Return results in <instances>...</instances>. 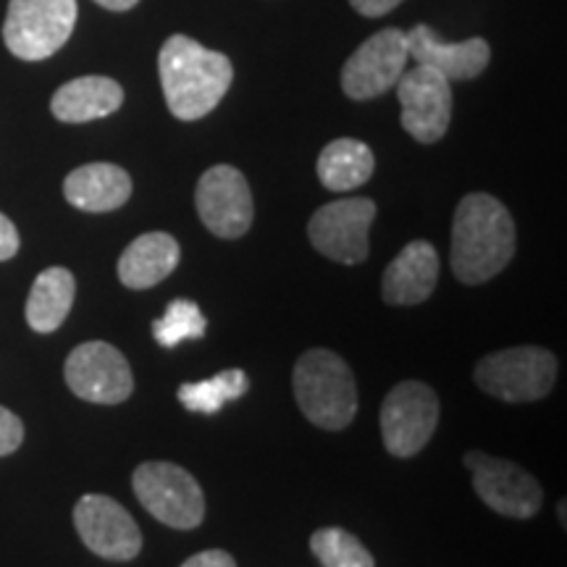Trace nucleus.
<instances>
[{
    "label": "nucleus",
    "instance_id": "f257e3e1",
    "mask_svg": "<svg viewBox=\"0 0 567 567\" xmlns=\"http://www.w3.org/2000/svg\"><path fill=\"white\" fill-rule=\"evenodd\" d=\"M158 71L168 111L179 122L208 116L231 87L234 66L224 53L208 51L187 34H174L163 42Z\"/></svg>",
    "mask_w": 567,
    "mask_h": 567
},
{
    "label": "nucleus",
    "instance_id": "f03ea898",
    "mask_svg": "<svg viewBox=\"0 0 567 567\" xmlns=\"http://www.w3.org/2000/svg\"><path fill=\"white\" fill-rule=\"evenodd\" d=\"M452 271L463 284L494 279L515 255V221L496 197L465 195L452 224Z\"/></svg>",
    "mask_w": 567,
    "mask_h": 567
},
{
    "label": "nucleus",
    "instance_id": "7ed1b4c3",
    "mask_svg": "<svg viewBox=\"0 0 567 567\" xmlns=\"http://www.w3.org/2000/svg\"><path fill=\"white\" fill-rule=\"evenodd\" d=\"M292 384L302 415L318 429L342 431L358 413V389H354L352 371L337 352H305L295 365Z\"/></svg>",
    "mask_w": 567,
    "mask_h": 567
},
{
    "label": "nucleus",
    "instance_id": "20e7f679",
    "mask_svg": "<svg viewBox=\"0 0 567 567\" xmlns=\"http://www.w3.org/2000/svg\"><path fill=\"white\" fill-rule=\"evenodd\" d=\"M76 0H11L3 21L6 48L21 61H45L66 45Z\"/></svg>",
    "mask_w": 567,
    "mask_h": 567
},
{
    "label": "nucleus",
    "instance_id": "39448f33",
    "mask_svg": "<svg viewBox=\"0 0 567 567\" xmlns=\"http://www.w3.org/2000/svg\"><path fill=\"white\" fill-rule=\"evenodd\" d=\"M557 379V358L544 347H509L476 365V384L502 402H536Z\"/></svg>",
    "mask_w": 567,
    "mask_h": 567
},
{
    "label": "nucleus",
    "instance_id": "423d86ee",
    "mask_svg": "<svg viewBox=\"0 0 567 567\" xmlns=\"http://www.w3.org/2000/svg\"><path fill=\"white\" fill-rule=\"evenodd\" d=\"M142 507L163 526L193 530L205 517V496L197 481L174 463H142L132 476Z\"/></svg>",
    "mask_w": 567,
    "mask_h": 567
},
{
    "label": "nucleus",
    "instance_id": "0eeeda50",
    "mask_svg": "<svg viewBox=\"0 0 567 567\" xmlns=\"http://www.w3.org/2000/svg\"><path fill=\"white\" fill-rule=\"evenodd\" d=\"M439 423L434 389L421 381H402L381 405V436L389 455L413 457L431 442Z\"/></svg>",
    "mask_w": 567,
    "mask_h": 567
},
{
    "label": "nucleus",
    "instance_id": "6e6552de",
    "mask_svg": "<svg viewBox=\"0 0 567 567\" xmlns=\"http://www.w3.org/2000/svg\"><path fill=\"white\" fill-rule=\"evenodd\" d=\"M375 203L368 197H344L313 213L308 224L310 243L326 258L344 266H358L368 258Z\"/></svg>",
    "mask_w": 567,
    "mask_h": 567
},
{
    "label": "nucleus",
    "instance_id": "1a4fd4ad",
    "mask_svg": "<svg viewBox=\"0 0 567 567\" xmlns=\"http://www.w3.org/2000/svg\"><path fill=\"white\" fill-rule=\"evenodd\" d=\"M396 97L402 105V126L410 137L434 145L452 122V82L439 71L415 63L396 80Z\"/></svg>",
    "mask_w": 567,
    "mask_h": 567
},
{
    "label": "nucleus",
    "instance_id": "9d476101",
    "mask_svg": "<svg viewBox=\"0 0 567 567\" xmlns=\"http://www.w3.org/2000/svg\"><path fill=\"white\" fill-rule=\"evenodd\" d=\"M410 61L408 32L389 27L375 32L347 59L342 69V90L352 101H371L394 87Z\"/></svg>",
    "mask_w": 567,
    "mask_h": 567
},
{
    "label": "nucleus",
    "instance_id": "9b49d317",
    "mask_svg": "<svg viewBox=\"0 0 567 567\" xmlns=\"http://www.w3.org/2000/svg\"><path fill=\"white\" fill-rule=\"evenodd\" d=\"M66 384L80 400L95 405H118L132 394V368L109 342H84L66 358Z\"/></svg>",
    "mask_w": 567,
    "mask_h": 567
},
{
    "label": "nucleus",
    "instance_id": "f8f14e48",
    "mask_svg": "<svg viewBox=\"0 0 567 567\" xmlns=\"http://www.w3.org/2000/svg\"><path fill=\"white\" fill-rule=\"evenodd\" d=\"M200 221L221 239H237L252 226L250 184L234 166H213L200 176L195 193Z\"/></svg>",
    "mask_w": 567,
    "mask_h": 567
},
{
    "label": "nucleus",
    "instance_id": "ddd939ff",
    "mask_svg": "<svg viewBox=\"0 0 567 567\" xmlns=\"http://www.w3.org/2000/svg\"><path fill=\"white\" fill-rule=\"evenodd\" d=\"M465 463L473 473L476 494L494 513L507 517H534L542 507V486L520 465L486 455V452H467Z\"/></svg>",
    "mask_w": 567,
    "mask_h": 567
},
{
    "label": "nucleus",
    "instance_id": "4468645a",
    "mask_svg": "<svg viewBox=\"0 0 567 567\" xmlns=\"http://www.w3.org/2000/svg\"><path fill=\"white\" fill-rule=\"evenodd\" d=\"M74 526L84 547L97 557L126 563L142 549V534L134 517L105 494H87L76 502Z\"/></svg>",
    "mask_w": 567,
    "mask_h": 567
},
{
    "label": "nucleus",
    "instance_id": "2eb2a0df",
    "mask_svg": "<svg viewBox=\"0 0 567 567\" xmlns=\"http://www.w3.org/2000/svg\"><path fill=\"white\" fill-rule=\"evenodd\" d=\"M408 51L415 63L439 71L450 82L473 80L488 66L492 48L486 40L473 38L465 42H444L431 27L417 24L408 32Z\"/></svg>",
    "mask_w": 567,
    "mask_h": 567
},
{
    "label": "nucleus",
    "instance_id": "dca6fc26",
    "mask_svg": "<svg viewBox=\"0 0 567 567\" xmlns=\"http://www.w3.org/2000/svg\"><path fill=\"white\" fill-rule=\"evenodd\" d=\"M439 281V255L434 245L415 239L389 264L381 279V295L389 305H421Z\"/></svg>",
    "mask_w": 567,
    "mask_h": 567
},
{
    "label": "nucleus",
    "instance_id": "f3484780",
    "mask_svg": "<svg viewBox=\"0 0 567 567\" xmlns=\"http://www.w3.org/2000/svg\"><path fill=\"white\" fill-rule=\"evenodd\" d=\"M66 200L84 213H109L132 197V179L113 163H87L74 168L63 182Z\"/></svg>",
    "mask_w": 567,
    "mask_h": 567
},
{
    "label": "nucleus",
    "instance_id": "a211bd4d",
    "mask_svg": "<svg viewBox=\"0 0 567 567\" xmlns=\"http://www.w3.org/2000/svg\"><path fill=\"white\" fill-rule=\"evenodd\" d=\"M124 103V90L109 76H80L55 90L51 111L63 124H84L116 113Z\"/></svg>",
    "mask_w": 567,
    "mask_h": 567
},
{
    "label": "nucleus",
    "instance_id": "6ab92c4d",
    "mask_svg": "<svg viewBox=\"0 0 567 567\" xmlns=\"http://www.w3.org/2000/svg\"><path fill=\"white\" fill-rule=\"evenodd\" d=\"M179 243L166 231H147L122 252L118 279L130 289H151L179 266Z\"/></svg>",
    "mask_w": 567,
    "mask_h": 567
},
{
    "label": "nucleus",
    "instance_id": "aec40b11",
    "mask_svg": "<svg viewBox=\"0 0 567 567\" xmlns=\"http://www.w3.org/2000/svg\"><path fill=\"white\" fill-rule=\"evenodd\" d=\"M76 281L66 268H45L32 284L30 300H27V323L38 334H51L66 321L71 305H74Z\"/></svg>",
    "mask_w": 567,
    "mask_h": 567
},
{
    "label": "nucleus",
    "instance_id": "412c9836",
    "mask_svg": "<svg viewBox=\"0 0 567 567\" xmlns=\"http://www.w3.org/2000/svg\"><path fill=\"white\" fill-rule=\"evenodd\" d=\"M373 153L360 140H334L318 155V179L331 193H350L373 176Z\"/></svg>",
    "mask_w": 567,
    "mask_h": 567
},
{
    "label": "nucleus",
    "instance_id": "4be33fe9",
    "mask_svg": "<svg viewBox=\"0 0 567 567\" xmlns=\"http://www.w3.org/2000/svg\"><path fill=\"white\" fill-rule=\"evenodd\" d=\"M250 389V379H247L245 371L239 368H229V371L216 373L213 379L195 381V384L179 386V402L193 413L213 415L218 413L226 402L239 400V396L247 394Z\"/></svg>",
    "mask_w": 567,
    "mask_h": 567
},
{
    "label": "nucleus",
    "instance_id": "5701e85b",
    "mask_svg": "<svg viewBox=\"0 0 567 567\" xmlns=\"http://www.w3.org/2000/svg\"><path fill=\"white\" fill-rule=\"evenodd\" d=\"M310 549L323 567H375L371 551L344 528H321L310 538Z\"/></svg>",
    "mask_w": 567,
    "mask_h": 567
},
{
    "label": "nucleus",
    "instance_id": "b1692460",
    "mask_svg": "<svg viewBox=\"0 0 567 567\" xmlns=\"http://www.w3.org/2000/svg\"><path fill=\"white\" fill-rule=\"evenodd\" d=\"M205 329H208V321H205L203 310L184 297L174 300L166 308V313L158 321H153V337L163 347H176L184 339H200L205 337Z\"/></svg>",
    "mask_w": 567,
    "mask_h": 567
},
{
    "label": "nucleus",
    "instance_id": "393cba45",
    "mask_svg": "<svg viewBox=\"0 0 567 567\" xmlns=\"http://www.w3.org/2000/svg\"><path fill=\"white\" fill-rule=\"evenodd\" d=\"M21 442H24V425H21L19 415L0 405V457L17 452Z\"/></svg>",
    "mask_w": 567,
    "mask_h": 567
},
{
    "label": "nucleus",
    "instance_id": "a878e982",
    "mask_svg": "<svg viewBox=\"0 0 567 567\" xmlns=\"http://www.w3.org/2000/svg\"><path fill=\"white\" fill-rule=\"evenodd\" d=\"M19 252V231L9 216L0 213V260H11Z\"/></svg>",
    "mask_w": 567,
    "mask_h": 567
},
{
    "label": "nucleus",
    "instance_id": "bb28decb",
    "mask_svg": "<svg viewBox=\"0 0 567 567\" xmlns=\"http://www.w3.org/2000/svg\"><path fill=\"white\" fill-rule=\"evenodd\" d=\"M182 567H237V563H234L229 551L208 549V551H200V555H193Z\"/></svg>",
    "mask_w": 567,
    "mask_h": 567
},
{
    "label": "nucleus",
    "instance_id": "cd10ccee",
    "mask_svg": "<svg viewBox=\"0 0 567 567\" xmlns=\"http://www.w3.org/2000/svg\"><path fill=\"white\" fill-rule=\"evenodd\" d=\"M352 9L358 13H363V17H384L396 6L402 3V0H350Z\"/></svg>",
    "mask_w": 567,
    "mask_h": 567
},
{
    "label": "nucleus",
    "instance_id": "c85d7f7f",
    "mask_svg": "<svg viewBox=\"0 0 567 567\" xmlns=\"http://www.w3.org/2000/svg\"><path fill=\"white\" fill-rule=\"evenodd\" d=\"M95 3L103 6V9H109V11H130L140 3V0H95Z\"/></svg>",
    "mask_w": 567,
    "mask_h": 567
}]
</instances>
